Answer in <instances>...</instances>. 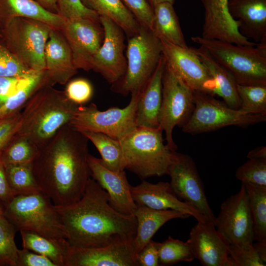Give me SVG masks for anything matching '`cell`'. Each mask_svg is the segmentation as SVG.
I'll return each mask as SVG.
<instances>
[{
    "label": "cell",
    "instance_id": "cell-41",
    "mask_svg": "<svg viewBox=\"0 0 266 266\" xmlns=\"http://www.w3.org/2000/svg\"><path fill=\"white\" fill-rule=\"evenodd\" d=\"M58 14L65 20L81 18L99 19V15L87 8L81 0H57Z\"/></svg>",
    "mask_w": 266,
    "mask_h": 266
},
{
    "label": "cell",
    "instance_id": "cell-43",
    "mask_svg": "<svg viewBox=\"0 0 266 266\" xmlns=\"http://www.w3.org/2000/svg\"><path fill=\"white\" fill-rule=\"evenodd\" d=\"M65 93L71 101L82 105L91 100L93 89L89 81L84 78H78L68 83Z\"/></svg>",
    "mask_w": 266,
    "mask_h": 266
},
{
    "label": "cell",
    "instance_id": "cell-39",
    "mask_svg": "<svg viewBox=\"0 0 266 266\" xmlns=\"http://www.w3.org/2000/svg\"><path fill=\"white\" fill-rule=\"evenodd\" d=\"M235 177L243 183L266 186V159H251L239 166Z\"/></svg>",
    "mask_w": 266,
    "mask_h": 266
},
{
    "label": "cell",
    "instance_id": "cell-25",
    "mask_svg": "<svg viewBox=\"0 0 266 266\" xmlns=\"http://www.w3.org/2000/svg\"><path fill=\"white\" fill-rule=\"evenodd\" d=\"M133 215L136 220L137 227L133 245L137 256L166 223L173 219H185L190 216L175 210H155L140 205H137Z\"/></svg>",
    "mask_w": 266,
    "mask_h": 266
},
{
    "label": "cell",
    "instance_id": "cell-31",
    "mask_svg": "<svg viewBox=\"0 0 266 266\" xmlns=\"http://www.w3.org/2000/svg\"><path fill=\"white\" fill-rule=\"evenodd\" d=\"M91 141L99 151L102 165L114 171L126 169V162L119 140L100 133L79 131Z\"/></svg>",
    "mask_w": 266,
    "mask_h": 266
},
{
    "label": "cell",
    "instance_id": "cell-54",
    "mask_svg": "<svg viewBox=\"0 0 266 266\" xmlns=\"http://www.w3.org/2000/svg\"><path fill=\"white\" fill-rule=\"evenodd\" d=\"M3 209V205L2 203L0 201V211Z\"/></svg>",
    "mask_w": 266,
    "mask_h": 266
},
{
    "label": "cell",
    "instance_id": "cell-7",
    "mask_svg": "<svg viewBox=\"0 0 266 266\" xmlns=\"http://www.w3.org/2000/svg\"><path fill=\"white\" fill-rule=\"evenodd\" d=\"M3 211L17 231H30L49 237L66 238L54 204L42 192L16 195L3 205Z\"/></svg>",
    "mask_w": 266,
    "mask_h": 266
},
{
    "label": "cell",
    "instance_id": "cell-15",
    "mask_svg": "<svg viewBox=\"0 0 266 266\" xmlns=\"http://www.w3.org/2000/svg\"><path fill=\"white\" fill-rule=\"evenodd\" d=\"M99 19L104 31V39L93 59L91 69L112 84L124 75L127 68L125 33L109 18L100 16Z\"/></svg>",
    "mask_w": 266,
    "mask_h": 266
},
{
    "label": "cell",
    "instance_id": "cell-49",
    "mask_svg": "<svg viewBox=\"0 0 266 266\" xmlns=\"http://www.w3.org/2000/svg\"><path fill=\"white\" fill-rule=\"evenodd\" d=\"M16 194L10 188L6 177L5 165L0 152V201L4 205L10 201Z\"/></svg>",
    "mask_w": 266,
    "mask_h": 266
},
{
    "label": "cell",
    "instance_id": "cell-16",
    "mask_svg": "<svg viewBox=\"0 0 266 266\" xmlns=\"http://www.w3.org/2000/svg\"><path fill=\"white\" fill-rule=\"evenodd\" d=\"M13 18L15 21L13 37L14 55L31 69L45 71V47L52 27L32 19Z\"/></svg>",
    "mask_w": 266,
    "mask_h": 266
},
{
    "label": "cell",
    "instance_id": "cell-28",
    "mask_svg": "<svg viewBox=\"0 0 266 266\" xmlns=\"http://www.w3.org/2000/svg\"><path fill=\"white\" fill-rule=\"evenodd\" d=\"M201 61L206 66L216 85V95L233 109L240 108V101L237 92V83L233 77L219 64L202 47L194 48Z\"/></svg>",
    "mask_w": 266,
    "mask_h": 266
},
{
    "label": "cell",
    "instance_id": "cell-12",
    "mask_svg": "<svg viewBox=\"0 0 266 266\" xmlns=\"http://www.w3.org/2000/svg\"><path fill=\"white\" fill-rule=\"evenodd\" d=\"M166 65L194 91L214 96L217 85L194 48L161 41Z\"/></svg>",
    "mask_w": 266,
    "mask_h": 266
},
{
    "label": "cell",
    "instance_id": "cell-36",
    "mask_svg": "<svg viewBox=\"0 0 266 266\" xmlns=\"http://www.w3.org/2000/svg\"><path fill=\"white\" fill-rule=\"evenodd\" d=\"M17 231L5 217L3 209L0 211V266H16L18 249L14 237Z\"/></svg>",
    "mask_w": 266,
    "mask_h": 266
},
{
    "label": "cell",
    "instance_id": "cell-17",
    "mask_svg": "<svg viewBox=\"0 0 266 266\" xmlns=\"http://www.w3.org/2000/svg\"><path fill=\"white\" fill-rule=\"evenodd\" d=\"M186 242L202 266H233L229 257L230 244L212 222L198 221Z\"/></svg>",
    "mask_w": 266,
    "mask_h": 266
},
{
    "label": "cell",
    "instance_id": "cell-50",
    "mask_svg": "<svg viewBox=\"0 0 266 266\" xmlns=\"http://www.w3.org/2000/svg\"><path fill=\"white\" fill-rule=\"evenodd\" d=\"M247 157L251 159H266V147L262 146L250 150L247 154Z\"/></svg>",
    "mask_w": 266,
    "mask_h": 266
},
{
    "label": "cell",
    "instance_id": "cell-19",
    "mask_svg": "<svg viewBox=\"0 0 266 266\" xmlns=\"http://www.w3.org/2000/svg\"><path fill=\"white\" fill-rule=\"evenodd\" d=\"M91 176L109 196L110 204L118 212L134 215L137 205L134 201L124 170L114 171L105 167L100 159L89 154Z\"/></svg>",
    "mask_w": 266,
    "mask_h": 266
},
{
    "label": "cell",
    "instance_id": "cell-42",
    "mask_svg": "<svg viewBox=\"0 0 266 266\" xmlns=\"http://www.w3.org/2000/svg\"><path fill=\"white\" fill-rule=\"evenodd\" d=\"M253 243L244 246L230 245L229 257L233 266H266V263L259 257Z\"/></svg>",
    "mask_w": 266,
    "mask_h": 266
},
{
    "label": "cell",
    "instance_id": "cell-27",
    "mask_svg": "<svg viewBox=\"0 0 266 266\" xmlns=\"http://www.w3.org/2000/svg\"><path fill=\"white\" fill-rule=\"evenodd\" d=\"M23 248L42 255L56 266H66L71 246L65 238L46 237L37 233L20 231Z\"/></svg>",
    "mask_w": 266,
    "mask_h": 266
},
{
    "label": "cell",
    "instance_id": "cell-34",
    "mask_svg": "<svg viewBox=\"0 0 266 266\" xmlns=\"http://www.w3.org/2000/svg\"><path fill=\"white\" fill-rule=\"evenodd\" d=\"M7 179L17 195L41 192L33 174L32 163L5 165Z\"/></svg>",
    "mask_w": 266,
    "mask_h": 266
},
{
    "label": "cell",
    "instance_id": "cell-46",
    "mask_svg": "<svg viewBox=\"0 0 266 266\" xmlns=\"http://www.w3.org/2000/svg\"><path fill=\"white\" fill-rule=\"evenodd\" d=\"M33 73L21 77L0 76V107L24 85Z\"/></svg>",
    "mask_w": 266,
    "mask_h": 266
},
{
    "label": "cell",
    "instance_id": "cell-24",
    "mask_svg": "<svg viewBox=\"0 0 266 266\" xmlns=\"http://www.w3.org/2000/svg\"><path fill=\"white\" fill-rule=\"evenodd\" d=\"M165 65L162 55L153 74L140 93L136 112L137 127H159L162 100V78Z\"/></svg>",
    "mask_w": 266,
    "mask_h": 266
},
{
    "label": "cell",
    "instance_id": "cell-44",
    "mask_svg": "<svg viewBox=\"0 0 266 266\" xmlns=\"http://www.w3.org/2000/svg\"><path fill=\"white\" fill-rule=\"evenodd\" d=\"M140 26L151 31L153 8L146 0H122Z\"/></svg>",
    "mask_w": 266,
    "mask_h": 266
},
{
    "label": "cell",
    "instance_id": "cell-14",
    "mask_svg": "<svg viewBox=\"0 0 266 266\" xmlns=\"http://www.w3.org/2000/svg\"><path fill=\"white\" fill-rule=\"evenodd\" d=\"M61 29L76 68L91 69L93 59L104 39V31L100 19L81 18L66 20Z\"/></svg>",
    "mask_w": 266,
    "mask_h": 266
},
{
    "label": "cell",
    "instance_id": "cell-5",
    "mask_svg": "<svg viewBox=\"0 0 266 266\" xmlns=\"http://www.w3.org/2000/svg\"><path fill=\"white\" fill-rule=\"evenodd\" d=\"M191 39L231 74L237 84L266 86V42L244 45L200 36Z\"/></svg>",
    "mask_w": 266,
    "mask_h": 266
},
{
    "label": "cell",
    "instance_id": "cell-38",
    "mask_svg": "<svg viewBox=\"0 0 266 266\" xmlns=\"http://www.w3.org/2000/svg\"><path fill=\"white\" fill-rule=\"evenodd\" d=\"M159 262L160 265H169L180 262H192L195 259L190 246L171 236L159 243Z\"/></svg>",
    "mask_w": 266,
    "mask_h": 266
},
{
    "label": "cell",
    "instance_id": "cell-35",
    "mask_svg": "<svg viewBox=\"0 0 266 266\" xmlns=\"http://www.w3.org/2000/svg\"><path fill=\"white\" fill-rule=\"evenodd\" d=\"M39 153L38 147L28 138L16 135L1 152L4 165L32 163Z\"/></svg>",
    "mask_w": 266,
    "mask_h": 266
},
{
    "label": "cell",
    "instance_id": "cell-47",
    "mask_svg": "<svg viewBox=\"0 0 266 266\" xmlns=\"http://www.w3.org/2000/svg\"><path fill=\"white\" fill-rule=\"evenodd\" d=\"M16 266H56L47 257L23 248L18 249Z\"/></svg>",
    "mask_w": 266,
    "mask_h": 266
},
{
    "label": "cell",
    "instance_id": "cell-22",
    "mask_svg": "<svg viewBox=\"0 0 266 266\" xmlns=\"http://www.w3.org/2000/svg\"><path fill=\"white\" fill-rule=\"evenodd\" d=\"M228 10L243 36L266 42V0H229Z\"/></svg>",
    "mask_w": 266,
    "mask_h": 266
},
{
    "label": "cell",
    "instance_id": "cell-3",
    "mask_svg": "<svg viewBox=\"0 0 266 266\" xmlns=\"http://www.w3.org/2000/svg\"><path fill=\"white\" fill-rule=\"evenodd\" d=\"M51 84L37 90L21 110L17 135L28 138L38 148L69 123L80 106L69 100L65 92L53 89Z\"/></svg>",
    "mask_w": 266,
    "mask_h": 266
},
{
    "label": "cell",
    "instance_id": "cell-37",
    "mask_svg": "<svg viewBox=\"0 0 266 266\" xmlns=\"http://www.w3.org/2000/svg\"><path fill=\"white\" fill-rule=\"evenodd\" d=\"M240 108L254 114H266V86L237 85Z\"/></svg>",
    "mask_w": 266,
    "mask_h": 266
},
{
    "label": "cell",
    "instance_id": "cell-9",
    "mask_svg": "<svg viewBox=\"0 0 266 266\" xmlns=\"http://www.w3.org/2000/svg\"><path fill=\"white\" fill-rule=\"evenodd\" d=\"M139 95L132 94L130 103L122 108L111 107L100 111L94 103L80 105L68 124L78 131L100 133L120 140L137 127L136 112Z\"/></svg>",
    "mask_w": 266,
    "mask_h": 266
},
{
    "label": "cell",
    "instance_id": "cell-40",
    "mask_svg": "<svg viewBox=\"0 0 266 266\" xmlns=\"http://www.w3.org/2000/svg\"><path fill=\"white\" fill-rule=\"evenodd\" d=\"M34 71L31 69L13 53L0 46V76L21 77L29 75Z\"/></svg>",
    "mask_w": 266,
    "mask_h": 266
},
{
    "label": "cell",
    "instance_id": "cell-2",
    "mask_svg": "<svg viewBox=\"0 0 266 266\" xmlns=\"http://www.w3.org/2000/svg\"><path fill=\"white\" fill-rule=\"evenodd\" d=\"M109 200L107 193L90 178L79 200L67 205H54L71 247L95 248L133 240L135 216L118 212Z\"/></svg>",
    "mask_w": 266,
    "mask_h": 266
},
{
    "label": "cell",
    "instance_id": "cell-52",
    "mask_svg": "<svg viewBox=\"0 0 266 266\" xmlns=\"http://www.w3.org/2000/svg\"><path fill=\"white\" fill-rule=\"evenodd\" d=\"M259 257L265 263L266 262V242L257 241L253 243Z\"/></svg>",
    "mask_w": 266,
    "mask_h": 266
},
{
    "label": "cell",
    "instance_id": "cell-11",
    "mask_svg": "<svg viewBox=\"0 0 266 266\" xmlns=\"http://www.w3.org/2000/svg\"><path fill=\"white\" fill-rule=\"evenodd\" d=\"M214 225L230 245L244 246L254 241L253 222L244 184L221 204Z\"/></svg>",
    "mask_w": 266,
    "mask_h": 266
},
{
    "label": "cell",
    "instance_id": "cell-8",
    "mask_svg": "<svg viewBox=\"0 0 266 266\" xmlns=\"http://www.w3.org/2000/svg\"><path fill=\"white\" fill-rule=\"evenodd\" d=\"M194 101L193 111L182 127L185 133L196 134L230 126L246 128L266 121V114L232 108L224 101L201 92L194 91Z\"/></svg>",
    "mask_w": 266,
    "mask_h": 266
},
{
    "label": "cell",
    "instance_id": "cell-30",
    "mask_svg": "<svg viewBox=\"0 0 266 266\" xmlns=\"http://www.w3.org/2000/svg\"><path fill=\"white\" fill-rule=\"evenodd\" d=\"M87 8L99 16H105L113 21L129 38L136 34L140 26L122 0H81Z\"/></svg>",
    "mask_w": 266,
    "mask_h": 266
},
{
    "label": "cell",
    "instance_id": "cell-10",
    "mask_svg": "<svg viewBox=\"0 0 266 266\" xmlns=\"http://www.w3.org/2000/svg\"><path fill=\"white\" fill-rule=\"evenodd\" d=\"M194 107V91L166 65L162 78L159 128L165 133L166 145L173 151L177 146L173 138V131L176 126H183Z\"/></svg>",
    "mask_w": 266,
    "mask_h": 266
},
{
    "label": "cell",
    "instance_id": "cell-4",
    "mask_svg": "<svg viewBox=\"0 0 266 266\" xmlns=\"http://www.w3.org/2000/svg\"><path fill=\"white\" fill-rule=\"evenodd\" d=\"M160 128L137 127L120 140L126 169L141 179L168 174L177 152L164 143Z\"/></svg>",
    "mask_w": 266,
    "mask_h": 266
},
{
    "label": "cell",
    "instance_id": "cell-32",
    "mask_svg": "<svg viewBox=\"0 0 266 266\" xmlns=\"http://www.w3.org/2000/svg\"><path fill=\"white\" fill-rule=\"evenodd\" d=\"M243 184L253 222L254 240L266 242V186Z\"/></svg>",
    "mask_w": 266,
    "mask_h": 266
},
{
    "label": "cell",
    "instance_id": "cell-48",
    "mask_svg": "<svg viewBox=\"0 0 266 266\" xmlns=\"http://www.w3.org/2000/svg\"><path fill=\"white\" fill-rule=\"evenodd\" d=\"M159 242L150 240L137 256L139 266H159Z\"/></svg>",
    "mask_w": 266,
    "mask_h": 266
},
{
    "label": "cell",
    "instance_id": "cell-26",
    "mask_svg": "<svg viewBox=\"0 0 266 266\" xmlns=\"http://www.w3.org/2000/svg\"><path fill=\"white\" fill-rule=\"evenodd\" d=\"M173 5L164 2L153 7L154 17L151 31L161 41L187 47L188 46Z\"/></svg>",
    "mask_w": 266,
    "mask_h": 266
},
{
    "label": "cell",
    "instance_id": "cell-51",
    "mask_svg": "<svg viewBox=\"0 0 266 266\" xmlns=\"http://www.w3.org/2000/svg\"><path fill=\"white\" fill-rule=\"evenodd\" d=\"M43 7L52 12L58 14L57 0H33Z\"/></svg>",
    "mask_w": 266,
    "mask_h": 266
},
{
    "label": "cell",
    "instance_id": "cell-53",
    "mask_svg": "<svg viewBox=\"0 0 266 266\" xmlns=\"http://www.w3.org/2000/svg\"><path fill=\"white\" fill-rule=\"evenodd\" d=\"M153 7L155 5L164 2H168L174 4L175 0H146Z\"/></svg>",
    "mask_w": 266,
    "mask_h": 266
},
{
    "label": "cell",
    "instance_id": "cell-33",
    "mask_svg": "<svg viewBox=\"0 0 266 266\" xmlns=\"http://www.w3.org/2000/svg\"><path fill=\"white\" fill-rule=\"evenodd\" d=\"M49 83L52 82L45 70L35 71L24 85L0 107V119L21 111L31 96L41 87Z\"/></svg>",
    "mask_w": 266,
    "mask_h": 266
},
{
    "label": "cell",
    "instance_id": "cell-29",
    "mask_svg": "<svg viewBox=\"0 0 266 266\" xmlns=\"http://www.w3.org/2000/svg\"><path fill=\"white\" fill-rule=\"evenodd\" d=\"M0 12L13 17L35 20L55 29H61L66 21L33 0H0Z\"/></svg>",
    "mask_w": 266,
    "mask_h": 266
},
{
    "label": "cell",
    "instance_id": "cell-20",
    "mask_svg": "<svg viewBox=\"0 0 266 266\" xmlns=\"http://www.w3.org/2000/svg\"><path fill=\"white\" fill-rule=\"evenodd\" d=\"M130 189L137 205L155 210H177L194 217L197 221L209 220L194 206L180 200L168 182L152 184L143 180L135 186L131 185Z\"/></svg>",
    "mask_w": 266,
    "mask_h": 266
},
{
    "label": "cell",
    "instance_id": "cell-1",
    "mask_svg": "<svg viewBox=\"0 0 266 266\" xmlns=\"http://www.w3.org/2000/svg\"><path fill=\"white\" fill-rule=\"evenodd\" d=\"M88 140L68 124L39 148L32 162L41 191L54 205H69L83 196L91 176Z\"/></svg>",
    "mask_w": 266,
    "mask_h": 266
},
{
    "label": "cell",
    "instance_id": "cell-21",
    "mask_svg": "<svg viewBox=\"0 0 266 266\" xmlns=\"http://www.w3.org/2000/svg\"><path fill=\"white\" fill-rule=\"evenodd\" d=\"M204 8L202 37L238 45H255L243 36L230 16L229 0H200Z\"/></svg>",
    "mask_w": 266,
    "mask_h": 266
},
{
    "label": "cell",
    "instance_id": "cell-13",
    "mask_svg": "<svg viewBox=\"0 0 266 266\" xmlns=\"http://www.w3.org/2000/svg\"><path fill=\"white\" fill-rule=\"evenodd\" d=\"M170 185L177 197L196 208L214 223L215 216L209 206L202 181L192 158L177 153L168 172Z\"/></svg>",
    "mask_w": 266,
    "mask_h": 266
},
{
    "label": "cell",
    "instance_id": "cell-23",
    "mask_svg": "<svg viewBox=\"0 0 266 266\" xmlns=\"http://www.w3.org/2000/svg\"><path fill=\"white\" fill-rule=\"evenodd\" d=\"M52 28L45 51V71L53 83L66 84L77 72L70 47L64 37Z\"/></svg>",
    "mask_w": 266,
    "mask_h": 266
},
{
    "label": "cell",
    "instance_id": "cell-6",
    "mask_svg": "<svg viewBox=\"0 0 266 266\" xmlns=\"http://www.w3.org/2000/svg\"><path fill=\"white\" fill-rule=\"evenodd\" d=\"M124 75L112 84L115 93L126 96L139 94L155 71L162 57V44L152 32L143 27L129 37Z\"/></svg>",
    "mask_w": 266,
    "mask_h": 266
},
{
    "label": "cell",
    "instance_id": "cell-18",
    "mask_svg": "<svg viewBox=\"0 0 266 266\" xmlns=\"http://www.w3.org/2000/svg\"><path fill=\"white\" fill-rule=\"evenodd\" d=\"M133 240L95 248L71 247L66 266H138Z\"/></svg>",
    "mask_w": 266,
    "mask_h": 266
},
{
    "label": "cell",
    "instance_id": "cell-45",
    "mask_svg": "<svg viewBox=\"0 0 266 266\" xmlns=\"http://www.w3.org/2000/svg\"><path fill=\"white\" fill-rule=\"evenodd\" d=\"M21 121V111L0 119V152L17 134Z\"/></svg>",
    "mask_w": 266,
    "mask_h": 266
}]
</instances>
